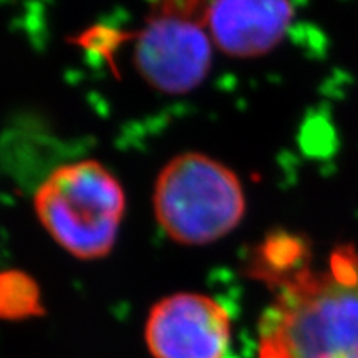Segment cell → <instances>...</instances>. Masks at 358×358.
<instances>
[{"label":"cell","instance_id":"5","mask_svg":"<svg viewBox=\"0 0 358 358\" xmlns=\"http://www.w3.org/2000/svg\"><path fill=\"white\" fill-rule=\"evenodd\" d=\"M229 337V313L208 295H169L148 315L146 343L155 358H224Z\"/></svg>","mask_w":358,"mask_h":358},{"label":"cell","instance_id":"3","mask_svg":"<svg viewBox=\"0 0 358 358\" xmlns=\"http://www.w3.org/2000/svg\"><path fill=\"white\" fill-rule=\"evenodd\" d=\"M155 213L171 239L203 245L229 234L241 222L245 196L229 168L206 155L185 153L159 173Z\"/></svg>","mask_w":358,"mask_h":358},{"label":"cell","instance_id":"4","mask_svg":"<svg viewBox=\"0 0 358 358\" xmlns=\"http://www.w3.org/2000/svg\"><path fill=\"white\" fill-rule=\"evenodd\" d=\"M209 3H164L136 38L134 65L151 87L181 95L203 83L213 48L203 24Z\"/></svg>","mask_w":358,"mask_h":358},{"label":"cell","instance_id":"6","mask_svg":"<svg viewBox=\"0 0 358 358\" xmlns=\"http://www.w3.org/2000/svg\"><path fill=\"white\" fill-rule=\"evenodd\" d=\"M294 13L289 2L222 0L209 3L206 24L224 53L250 58L277 47L287 34Z\"/></svg>","mask_w":358,"mask_h":358},{"label":"cell","instance_id":"1","mask_svg":"<svg viewBox=\"0 0 358 358\" xmlns=\"http://www.w3.org/2000/svg\"><path fill=\"white\" fill-rule=\"evenodd\" d=\"M259 358H358V252L335 249L325 268L282 284L261 324Z\"/></svg>","mask_w":358,"mask_h":358},{"label":"cell","instance_id":"2","mask_svg":"<svg viewBox=\"0 0 358 358\" xmlns=\"http://www.w3.org/2000/svg\"><path fill=\"white\" fill-rule=\"evenodd\" d=\"M35 211L53 239L80 259L106 256L124 213L123 187L96 161L57 168L35 194Z\"/></svg>","mask_w":358,"mask_h":358}]
</instances>
